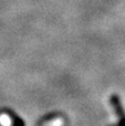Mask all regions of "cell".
Returning <instances> with one entry per match:
<instances>
[{
	"mask_svg": "<svg viewBox=\"0 0 125 126\" xmlns=\"http://www.w3.org/2000/svg\"><path fill=\"white\" fill-rule=\"evenodd\" d=\"M111 104H112L116 115L119 116V124L125 125V112H124V109L122 107L121 100H120L119 96L113 94V95L111 96Z\"/></svg>",
	"mask_w": 125,
	"mask_h": 126,
	"instance_id": "cell-1",
	"label": "cell"
}]
</instances>
